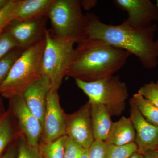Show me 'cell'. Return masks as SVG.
Masks as SVG:
<instances>
[{
  "mask_svg": "<svg viewBox=\"0 0 158 158\" xmlns=\"http://www.w3.org/2000/svg\"><path fill=\"white\" fill-rule=\"evenodd\" d=\"M86 16L87 25L82 40H101L135 56L145 68L156 67L158 46L154 40V34L156 30L155 25L135 28L124 21L120 24L113 25L102 22L95 14L88 13Z\"/></svg>",
  "mask_w": 158,
  "mask_h": 158,
  "instance_id": "cell-1",
  "label": "cell"
},
{
  "mask_svg": "<svg viewBox=\"0 0 158 158\" xmlns=\"http://www.w3.org/2000/svg\"><path fill=\"white\" fill-rule=\"evenodd\" d=\"M131 55L101 40H85L75 48L66 76L89 82L114 75Z\"/></svg>",
  "mask_w": 158,
  "mask_h": 158,
  "instance_id": "cell-2",
  "label": "cell"
},
{
  "mask_svg": "<svg viewBox=\"0 0 158 158\" xmlns=\"http://www.w3.org/2000/svg\"><path fill=\"white\" fill-rule=\"evenodd\" d=\"M45 45L44 37L23 51L0 86L1 96L9 99L15 95L23 94L42 76V60Z\"/></svg>",
  "mask_w": 158,
  "mask_h": 158,
  "instance_id": "cell-3",
  "label": "cell"
},
{
  "mask_svg": "<svg viewBox=\"0 0 158 158\" xmlns=\"http://www.w3.org/2000/svg\"><path fill=\"white\" fill-rule=\"evenodd\" d=\"M75 80L77 87L88 96L89 103L104 106L111 116H119L124 111L128 90L126 84L118 76L89 82Z\"/></svg>",
  "mask_w": 158,
  "mask_h": 158,
  "instance_id": "cell-4",
  "label": "cell"
},
{
  "mask_svg": "<svg viewBox=\"0 0 158 158\" xmlns=\"http://www.w3.org/2000/svg\"><path fill=\"white\" fill-rule=\"evenodd\" d=\"M81 8L78 0H55L47 15L53 34L59 38L74 40L77 44L82 41L87 19Z\"/></svg>",
  "mask_w": 158,
  "mask_h": 158,
  "instance_id": "cell-5",
  "label": "cell"
},
{
  "mask_svg": "<svg viewBox=\"0 0 158 158\" xmlns=\"http://www.w3.org/2000/svg\"><path fill=\"white\" fill-rule=\"evenodd\" d=\"M45 39L42 76L48 78L52 88L58 90L64 77H66L76 42L74 40L57 37L47 29Z\"/></svg>",
  "mask_w": 158,
  "mask_h": 158,
  "instance_id": "cell-6",
  "label": "cell"
},
{
  "mask_svg": "<svg viewBox=\"0 0 158 158\" xmlns=\"http://www.w3.org/2000/svg\"><path fill=\"white\" fill-rule=\"evenodd\" d=\"M10 111L17 119L20 130L30 145L38 146L43 129L40 122L26 104L23 94L9 99Z\"/></svg>",
  "mask_w": 158,
  "mask_h": 158,
  "instance_id": "cell-7",
  "label": "cell"
},
{
  "mask_svg": "<svg viewBox=\"0 0 158 158\" xmlns=\"http://www.w3.org/2000/svg\"><path fill=\"white\" fill-rule=\"evenodd\" d=\"M58 90L52 88L48 94L41 142H51L66 135V114L60 105Z\"/></svg>",
  "mask_w": 158,
  "mask_h": 158,
  "instance_id": "cell-8",
  "label": "cell"
},
{
  "mask_svg": "<svg viewBox=\"0 0 158 158\" xmlns=\"http://www.w3.org/2000/svg\"><path fill=\"white\" fill-rule=\"evenodd\" d=\"M90 109V104L88 102L74 113L65 115V135L86 149L94 141Z\"/></svg>",
  "mask_w": 158,
  "mask_h": 158,
  "instance_id": "cell-9",
  "label": "cell"
},
{
  "mask_svg": "<svg viewBox=\"0 0 158 158\" xmlns=\"http://www.w3.org/2000/svg\"><path fill=\"white\" fill-rule=\"evenodd\" d=\"M118 9L127 12L125 22L135 28L146 27L158 20V8L149 0H114Z\"/></svg>",
  "mask_w": 158,
  "mask_h": 158,
  "instance_id": "cell-10",
  "label": "cell"
},
{
  "mask_svg": "<svg viewBox=\"0 0 158 158\" xmlns=\"http://www.w3.org/2000/svg\"><path fill=\"white\" fill-rule=\"evenodd\" d=\"M47 17L33 20H13L7 32L16 41L18 48L24 50L44 39Z\"/></svg>",
  "mask_w": 158,
  "mask_h": 158,
  "instance_id": "cell-11",
  "label": "cell"
},
{
  "mask_svg": "<svg viewBox=\"0 0 158 158\" xmlns=\"http://www.w3.org/2000/svg\"><path fill=\"white\" fill-rule=\"evenodd\" d=\"M130 118L136 132L138 152L143 154L158 148V126L150 123L140 113L136 105L130 100Z\"/></svg>",
  "mask_w": 158,
  "mask_h": 158,
  "instance_id": "cell-12",
  "label": "cell"
},
{
  "mask_svg": "<svg viewBox=\"0 0 158 158\" xmlns=\"http://www.w3.org/2000/svg\"><path fill=\"white\" fill-rule=\"evenodd\" d=\"M52 88L49 79L42 76L33 83L23 94L26 104L40 122L43 129L47 95Z\"/></svg>",
  "mask_w": 158,
  "mask_h": 158,
  "instance_id": "cell-13",
  "label": "cell"
},
{
  "mask_svg": "<svg viewBox=\"0 0 158 158\" xmlns=\"http://www.w3.org/2000/svg\"><path fill=\"white\" fill-rule=\"evenodd\" d=\"M55 0H18L15 1L14 20L29 21L47 17Z\"/></svg>",
  "mask_w": 158,
  "mask_h": 158,
  "instance_id": "cell-14",
  "label": "cell"
},
{
  "mask_svg": "<svg viewBox=\"0 0 158 158\" xmlns=\"http://www.w3.org/2000/svg\"><path fill=\"white\" fill-rule=\"evenodd\" d=\"M90 118L94 140L105 141L107 139L113 122L104 106L90 104Z\"/></svg>",
  "mask_w": 158,
  "mask_h": 158,
  "instance_id": "cell-15",
  "label": "cell"
},
{
  "mask_svg": "<svg viewBox=\"0 0 158 158\" xmlns=\"http://www.w3.org/2000/svg\"><path fill=\"white\" fill-rule=\"evenodd\" d=\"M136 132L130 118L123 116L113 122L109 137L105 141L107 144L123 145L135 142Z\"/></svg>",
  "mask_w": 158,
  "mask_h": 158,
  "instance_id": "cell-16",
  "label": "cell"
},
{
  "mask_svg": "<svg viewBox=\"0 0 158 158\" xmlns=\"http://www.w3.org/2000/svg\"><path fill=\"white\" fill-rule=\"evenodd\" d=\"M67 137L64 135L51 142H40L38 148L42 158H63Z\"/></svg>",
  "mask_w": 158,
  "mask_h": 158,
  "instance_id": "cell-17",
  "label": "cell"
},
{
  "mask_svg": "<svg viewBox=\"0 0 158 158\" xmlns=\"http://www.w3.org/2000/svg\"><path fill=\"white\" fill-rule=\"evenodd\" d=\"M131 99L144 118L150 123L158 126V108L138 93L134 94Z\"/></svg>",
  "mask_w": 158,
  "mask_h": 158,
  "instance_id": "cell-18",
  "label": "cell"
},
{
  "mask_svg": "<svg viewBox=\"0 0 158 158\" xmlns=\"http://www.w3.org/2000/svg\"><path fill=\"white\" fill-rule=\"evenodd\" d=\"M14 132L12 115L9 111L0 119V157L14 139Z\"/></svg>",
  "mask_w": 158,
  "mask_h": 158,
  "instance_id": "cell-19",
  "label": "cell"
},
{
  "mask_svg": "<svg viewBox=\"0 0 158 158\" xmlns=\"http://www.w3.org/2000/svg\"><path fill=\"white\" fill-rule=\"evenodd\" d=\"M138 151L135 142L119 146L106 144L105 158H130Z\"/></svg>",
  "mask_w": 158,
  "mask_h": 158,
  "instance_id": "cell-20",
  "label": "cell"
},
{
  "mask_svg": "<svg viewBox=\"0 0 158 158\" xmlns=\"http://www.w3.org/2000/svg\"><path fill=\"white\" fill-rule=\"evenodd\" d=\"M23 50L16 48L0 59V86L10 72L12 65L21 55Z\"/></svg>",
  "mask_w": 158,
  "mask_h": 158,
  "instance_id": "cell-21",
  "label": "cell"
},
{
  "mask_svg": "<svg viewBox=\"0 0 158 158\" xmlns=\"http://www.w3.org/2000/svg\"><path fill=\"white\" fill-rule=\"evenodd\" d=\"M16 158H42L38 146H32L25 138H20L17 142V154Z\"/></svg>",
  "mask_w": 158,
  "mask_h": 158,
  "instance_id": "cell-22",
  "label": "cell"
},
{
  "mask_svg": "<svg viewBox=\"0 0 158 158\" xmlns=\"http://www.w3.org/2000/svg\"><path fill=\"white\" fill-rule=\"evenodd\" d=\"M138 93L158 108V86L152 81L141 87Z\"/></svg>",
  "mask_w": 158,
  "mask_h": 158,
  "instance_id": "cell-23",
  "label": "cell"
},
{
  "mask_svg": "<svg viewBox=\"0 0 158 158\" xmlns=\"http://www.w3.org/2000/svg\"><path fill=\"white\" fill-rule=\"evenodd\" d=\"M15 4V0H9L8 4L0 9V34L14 20Z\"/></svg>",
  "mask_w": 158,
  "mask_h": 158,
  "instance_id": "cell-24",
  "label": "cell"
},
{
  "mask_svg": "<svg viewBox=\"0 0 158 158\" xmlns=\"http://www.w3.org/2000/svg\"><path fill=\"white\" fill-rule=\"evenodd\" d=\"M16 48H18L17 43L9 32L0 34V59Z\"/></svg>",
  "mask_w": 158,
  "mask_h": 158,
  "instance_id": "cell-25",
  "label": "cell"
},
{
  "mask_svg": "<svg viewBox=\"0 0 158 158\" xmlns=\"http://www.w3.org/2000/svg\"><path fill=\"white\" fill-rule=\"evenodd\" d=\"M85 149L76 141L68 137L65 144L63 158H80Z\"/></svg>",
  "mask_w": 158,
  "mask_h": 158,
  "instance_id": "cell-26",
  "label": "cell"
},
{
  "mask_svg": "<svg viewBox=\"0 0 158 158\" xmlns=\"http://www.w3.org/2000/svg\"><path fill=\"white\" fill-rule=\"evenodd\" d=\"M106 147L104 141L94 140L88 148L89 158H105Z\"/></svg>",
  "mask_w": 158,
  "mask_h": 158,
  "instance_id": "cell-27",
  "label": "cell"
},
{
  "mask_svg": "<svg viewBox=\"0 0 158 158\" xmlns=\"http://www.w3.org/2000/svg\"><path fill=\"white\" fill-rule=\"evenodd\" d=\"M17 154V142L12 144L4 152L0 158H16Z\"/></svg>",
  "mask_w": 158,
  "mask_h": 158,
  "instance_id": "cell-28",
  "label": "cell"
},
{
  "mask_svg": "<svg viewBox=\"0 0 158 158\" xmlns=\"http://www.w3.org/2000/svg\"><path fill=\"white\" fill-rule=\"evenodd\" d=\"M81 7H83L85 10H90L96 5L97 1L94 0H83L80 1Z\"/></svg>",
  "mask_w": 158,
  "mask_h": 158,
  "instance_id": "cell-29",
  "label": "cell"
},
{
  "mask_svg": "<svg viewBox=\"0 0 158 158\" xmlns=\"http://www.w3.org/2000/svg\"><path fill=\"white\" fill-rule=\"evenodd\" d=\"M143 155V158H158V149L148 151Z\"/></svg>",
  "mask_w": 158,
  "mask_h": 158,
  "instance_id": "cell-30",
  "label": "cell"
},
{
  "mask_svg": "<svg viewBox=\"0 0 158 158\" xmlns=\"http://www.w3.org/2000/svg\"><path fill=\"white\" fill-rule=\"evenodd\" d=\"M6 112L4 111V109H3L2 104V101L0 99V119H1L3 116L5 115Z\"/></svg>",
  "mask_w": 158,
  "mask_h": 158,
  "instance_id": "cell-31",
  "label": "cell"
},
{
  "mask_svg": "<svg viewBox=\"0 0 158 158\" xmlns=\"http://www.w3.org/2000/svg\"><path fill=\"white\" fill-rule=\"evenodd\" d=\"M9 0H0V9L5 7L9 2Z\"/></svg>",
  "mask_w": 158,
  "mask_h": 158,
  "instance_id": "cell-32",
  "label": "cell"
},
{
  "mask_svg": "<svg viewBox=\"0 0 158 158\" xmlns=\"http://www.w3.org/2000/svg\"><path fill=\"white\" fill-rule=\"evenodd\" d=\"M80 158H89V152L88 149H85Z\"/></svg>",
  "mask_w": 158,
  "mask_h": 158,
  "instance_id": "cell-33",
  "label": "cell"
},
{
  "mask_svg": "<svg viewBox=\"0 0 158 158\" xmlns=\"http://www.w3.org/2000/svg\"><path fill=\"white\" fill-rule=\"evenodd\" d=\"M130 158H143V155L142 154L137 152L134 154Z\"/></svg>",
  "mask_w": 158,
  "mask_h": 158,
  "instance_id": "cell-34",
  "label": "cell"
},
{
  "mask_svg": "<svg viewBox=\"0 0 158 158\" xmlns=\"http://www.w3.org/2000/svg\"><path fill=\"white\" fill-rule=\"evenodd\" d=\"M157 6L158 8V0L157 1ZM156 42L157 44V46H158V40H156Z\"/></svg>",
  "mask_w": 158,
  "mask_h": 158,
  "instance_id": "cell-35",
  "label": "cell"
},
{
  "mask_svg": "<svg viewBox=\"0 0 158 158\" xmlns=\"http://www.w3.org/2000/svg\"><path fill=\"white\" fill-rule=\"evenodd\" d=\"M156 84H157V85L158 86V80L157 82H156Z\"/></svg>",
  "mask_w": 158,
  "mask_h": 158,
  "instance_id": "cell-36",
  "label": "cell"
},
{
  "mask_svg": "<svg viewBox=\"0 0 158 158\" xmlns=\"http://www.w3.org/2000/svg\"></svg>",
  "mask_w": 158,
  "mask_h": 158,
  "instance_id": "cell-37",
  "label": "cell"
}]
</instances>
